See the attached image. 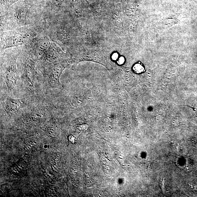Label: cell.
I'll list each match as a JSON object with an SVG mask.
<instances>
[{
    "mask_svg": "<svg viewBox=\"0 0 197 197\" xmlns=\"http://www.w3.org/2000/svg\"><path fill=\"white\" fill-rule=\"evenodd\" d=\"M2 32L1 45L2 50L20 45L28 46L33 39L41 34L36 27L21 28Z\"/></svg>",
    "mask_w": 197,
    "mask_h": 197,
    "instance_id": "obj_1",
    "label": "cell"
},
{
    "mask_svg": "<svg viewBox=\"0 0 197 197\" xmlns=\"http://www.w3.org/2000/svg\"><path fill=\"white\" fill-rule=\"evenodd\" d=\"M47 75L49 84L51 86L57 87L60 85V78L63 71L61 65L57 62L48 65L47 67Z\"/></svg>",
    "mask_w": 197,
    "mask_h": 197,
    "instance_id": "obj_2",
    "label": "cell"
},
{
    "mask_svg": "<svg viewBox=\"0 0 197 197\" xmlns=\"http://www.w3.org/2000/svg\"><path fill=\"white\" fill-rule=\"evenodd\" d=\"M16 66L15 61L9 65L6 70L5 82L7 87L10 89L15 88L16 84Z\"/></svg>",
    "mask_w": 197,
    "mask_h": 197,
    "instance_id": "obj_3",
    "label": "cell"
},
{
    "mask_svg": "<svg viewBox=\"0 0 197 197\" xmlns=\"http://www.w3.org/2000/svg\"><path fill=\"white\" fill-rule=\"evenodd\" d=\"M24 104L22 100L7 99L5 102L4 108L9 112H14L22 108Z\"/></svg>",
    "mask_w": 197,
    "mask_h": 197,
    "instance_id": "obj_4",
    "label": "cell"
},
{
    "mask_svg": "<svg viewBox=\"0 0 197 197\" xmlns=\"http://www.w3.org/2000/svg\"><path fill=\"white\" fill-rule=\"evenodd\" d=\"M134 71L137 73H140L144 71V68L142 65L140 64L136 65L133 68Z\"/></svg>",
    "mask_w": 197,
    "mask_h": 197,
    "instance_id": "obj_5",
    "label": "cell"
},
{
    "mask_svg": "<svg viewBox=\"0 0 197 197\" xmlns=\"http://www.w3.org/2000/svg\"><path fill=\"white\" fill-rule=\"evenodd\" d=\"M124 61V58L123 57H121L119 59V60L118 61V64H122Z\"/></svg>",
    "mask_w": 197,
    "mask_h": 197,
    "instance_id": "obj_6",
    "label": "cell"
},
{
    "mask_svg": "<svg viewBox=\"0 0 197 197\" xmlns=\"http://www.w3.org/2000/svg\"><path fill=\"white\" fill-rule=\"evenodd\" d=\"M118 54L117 53H114L112 56V58L113 60H115L118 58Z\"/></svg>",
    "mask_w": 197,
    "mask_h": 197,
    "instance_id": "obj_7",
    "label": "cell"
}]
</instances>
